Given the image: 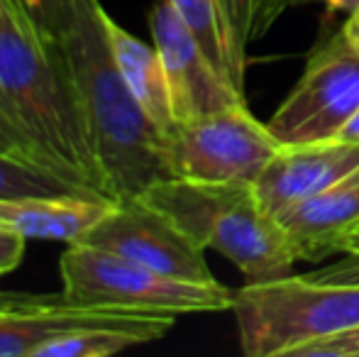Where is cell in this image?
Listing matches in <instances>:
<instances>
[{
    "label": "cell",
    "mask_w": 359,
    "mask_h": 357,
    "mask_svg": "<svg viewBox=\"0 0 359 357\" xmlns=\"http://www.w3.org/2000/svg\"><path fill=\"white\" fill-rule=\"evenodd\" d=\"M64 52L83 108L105 196L128 201L171 177L166 137L151 123L115 64L100 0H76Z\"/></svg>",
    "instance_id": "1"
},
{
    "label": "cell",
    "mask_w": 359,
    "mask_h": 357,
    "mask_svg": "<svg viewBox=\"0 0 359 357\" xmlns=\"http://www.w3.org/2000/svg\"><path fill=\"white\" fill-rule=\"evenodd\" d=\"M0 108L44 167L105 196L64 44L44 39L10 0L0 25Z\"/></svg>",
    "instance_id": "2"
},
{
    "label": "cell",
    "mask_w": 359,
    "mask_h": 357,
    "mask_svg": "<svg viewBox=\"0 0 359 357\" xmlns=\"http://www.w3.org/2000/svg\"><path fill=\"white\" fill-rule=\"evenodd\" d=\"M140 198L169 215L203 250L230 260L247 281H271L291 274L298 262L279 218L266 210L255 184L166 179Z\"/></svg>",
    "instance_id": "3"
},
{
    "label": "cell",
    "mask_w": 359,
    "mask_h": 357,
    "mask_svg": "<svg viewBox=\"0 0 359 357\" xmlns=\"http://www.w3.org/2000/svg\"><path fill=\"white\" fill-rule=\"evenodd\" d=\"M230 311L247 357L296 355L359 325V284H323L306 274L247 281L232 291Z\"/></svg>",
    "instance_id": "4"
},
{
    "label": "cell",
    "mask_w": 359,
    "mask_h": 357,
    "mask_svg": "<svg viewBox=\"0 0 359 357\" xmlns=\"http://www.w3.org/2000/svg\"><path fill=\"white\" fill-rule=\"evenodd\" d=\"M62 296L72 304L149 314H208L232 309V289L176 279L86 243L67 248L59 262Z\"/></svg>",
    "instance_id": "5"
},
{
    "label": "cell",
    "mask_w": 359,
    "mask_h": 357,
    "mask_svg": "<svg viewBox=\"0 0 359 357\" xmlns=\"http://www.w3.org/2000/svg\"><path fill=\"white\" fill-rule=\"evenodd\" d=\"M281 142L250 108L235 105L179 123L166 137L171 177L210 184H255Z\"/></svg>",
    "instance_id": "6"
},
{
    "label": "cell",
    "mask_w": 359,
    "mask_h": 357,
    "mask_svg": "<svg viewBox=\"0 0 359 357\" xmlns=\"http://www.w3.org/2000/svg\"><path fill=\"white\" fill-rule=\"evenodd\" d=\"M359 110V47L337 32L311 54L303 76L271 115L281 144L335 140Z\"/></svg>",
    "instance_id": "7"
},
{
    "label": "cell",
    "mask_w": 359,
    "mask_h": 357,
    "mask_svg": "<svg viewBox=\"0 0 359 357\" xmlns=\"http://www.w3.org/2000/svg\"><path fill=\"white\" fill-rule=\"evenodd\" d=\"M81 243L108 250L176 279L215 284L205 250L186 235L169 215L144 198L113 201L105 218Z\"/></svg>",
    "instance_id": "8"
},
{
    "label": "cell",
    "mask_w": 359,
    "mask_h": 357,
    "mask_svg": "<svg viewBox=\"0 0 359 357\" xmlns=\"http://www.w3.org/2000/svg\"><path fill=\"white\" fill-rule=\"evenodd\" d=\"M149 32L169 79L176 123H191L247 103L245 93L220 76L169 0H156L151 5Z\"/></svg>",
    "instance_id": "9"
},
{
    "label": "cell",
    "mask_w": 359,
    "mask_h": 357,
    "mask_svg": "<svg viewBox=\"0 0 359 357\" xmlns=\"http://www.w3.org/2000/svg\"><path fill=\"white\" fill-rule=\"evenodd\" d=\"M169 314L103 309L62 301H29L10 296L0 309V357H37L44 345L69 333L100 325H140ZM176 316V314H174Z\"/></svg>",
    "instance_id": "10"
},
{
    "label": "cell",
    "mask_w": 359,
    "mask_h": 357,
    "mask_svg": "<svg viewBox=\"0 0 359 357\" xmlns=\"http://www.w3.org/2000/svg\"><path fill=\"white\" fill-rule=\"evenodd\" d=\"M359 169V144L345 140L281 144L266 169L255 181L262 203L274 218L293 206L325 191Z\"/></svg>",
    "instance_id": "11"
},
{
    "label": "cell",
    "mask_w": 359,
    "mask_h": 357,
    "mask_svg": "<svg viewBox=\"0 0 359 357\" xmlns=\"http://www.w3.org/2000/svg\"><path fill=\"white\" fill-rule=\"evenodd\" d=\"M298 262H318L345 252L359 230V169L293 206L279 218Z\"/></svg>",
    "instance_id": "12"
},
{
    "label": "cell",
    "mask_w": 359,
    "mask_h": 357,
    "mask_svg": "<svg viewBox=\"0 0 359 357\" xmlns=\"http://www.w3.org/2000/svg\"><path fill=\"white\" fill-rule=\"evenodd\" d=\"M113 206L95 194H39L0 198V225L27 240L81 243Z\"/></svg>",
    "instance_id": "13"
},
{
    "label": "cell",
    "mask_w": 359,
    "mask_h": 357,
    "mask_svg": "<svg viewBox=\"0 0 359 357\" xmlns=\"http://www.w3.org/2000/svg\"><path fill=\"white\" fill-rule=\"evenodd\" d=\"M105 32H108L115 64H118L123 79L128 81L130 90L140 100L144 113L151 118V123L161 130V135L169 137L179 123H176L174 103H171L169 79H166L164 64H161L156 47L128 32L108 13H105Z\"/></svg>",
    "instance_id": "14"
},
{
    "label": "cell",
    "mask_w": 359,
    "mask_h": 357,
    "mask_svg": "<svg viewBox=\"0 0 359 357\" xmlns=\"http://www.w3.org/2000/svg\"><path fill=\"white\" fill-rule=\"evenodd\" d=\"M169 3L181 18V22L194 34L196 42L201 44L205 57L220 72V76L232 88L245 93L247 52L232 34L220 0H169Z\"/></svg>",
    "instance_id": "15"
},
{
    "label": "cell",
    "mask_w": 359,
    "mask_h": 357,
    "mask_svg": "<svg viewBox=\"0 0 359 357\" xmlns=\"http://www.w3.org/2000/svg\"><path fill=\"white\" fill-rule=\"evenodd\" d=\"M39 194H90V191L79 189L62 174L52 172L49 167L25 157V154L0 149V198Z\"/></svg>",
    "instance_id": "16"
},
{
    "label": "cell",
    "mask_w": 359,
    "mask_h": 357,
    "mask_svg": "<svg viewBox=\"0 0 359 357\" xmlns=\"http://www.w3.org/2000/svg\"><path fill=\"white\" fill-rule=\"evenodd\" d=\"M220 5L232 34L245 52L252 42L269 32L284 10L291 8L288 0H220Z\"/></svg>",
    "instance_id": "17"
},
{
    "label": "cell",
    "mask_w": 359,
    "mask_h": 357,
    "mask_svg": "<svg viewBox=\"0 0 359 357\" xmlns=\"http://www.w3.org/2000/svg\"><path fill=\"white\" fill-rule=\"evenodd\" d=\"M29 25L49 42H64L74 27L76 0H10Z\"/></svg>",
    "instance_id": "18"
},
{
    "label": "cell",
    "mask_w": 359,
    "mask_h": 357,
    "mask_svg": "<svg viewBox=\"0 0 359 357\" xmlns=\"http://www.w3.org/2000/svg\"><path fill=\"white\" fill-rule=\"evenodd\" d=\"M296 357H359V325L301 348Z\"/></svg>",
    "instance_id": "19"
},
{
    "label": "cell",
    "mask_w": 359,
    "mask_h": 357,
    "mask_svg": "<svg viewBox=\"0 0 359 357\" xmlns=\"http://www.w3.org/2000/svg\"><path fill=\"white\" fill-rule=\"evenodd\" d=\"M306 276L323 284H359V255H347L345 260L325 264Z\"/></svg>",
    "instance_id": "20"
},
{
    "label": "cell",
    "mask_w": 359,
    "mask_h": 357,
    "mask_svg": "<svg viewBox=\"0 0 359 357\" xmlns=\"http://www.w3.org/2000/svg\"><path fill=\"white\" fill-rule=\"evenodd\" d=\"M25 248H27V238L0 225V274H8L22 264Z\"/></svg>",
    "instance_id": "21"
},
{
    "label": "cell",
    "mask_w": 359,
    "mask_h": 357,
    "mask_svg": "<svg viewBox=\"0 0 359 357\" xmlns=\"http://www.w3.org/2000/svg\"><path fill=\"white\" fill-rule=\"evenodd\" d=\"M0 149H3V152H13V154H25V157L39 162L34 149L29 147V142L25 140V135L15 128V123L8 118V113H5L3 108H0Z\"/></svg>",
    "instance_id": "22"
},
{
    "label": "cell",
    "mask_w": 359,
    "mask_h": 357,
    "mask_svg": "<svg viewBox=\"0 0 359 357\" xmlns=\"http://www.w3.org/2000/svg\"><path fill=\"white\" fill-rule=\"evenodd\" d=\"M337 140H345V142H355V144H359V110H357V113L352 115V118L345 123V128L340 130Z\"/></svg>",
    "instance_id": "23"
},
{
    "label": "cell",
    "mask_w": 359,
    "mask_h": 357,
    "mask_svg": "<svg viewBox=\"0 0 359 357\" xmlns=\"http://www.w3.org/2000/svg\"><path fill=\"white\" fill-rule=\"evenodd\" d=\"M323 3H325L332 13L352 15V13H357V10H359V0H323Z\"/></svg>",
    "instance_id": "24"
},
{
    "label": "cell",
    "mask_w": 359,
    "mask_h": 357,
    "mask_svg": "<svg viewBox=\"0 0 359 357\" xmlns=\"http://www.w3.org/2000/svg\"><path fill=\"white\" fill-rule=\"evenodd\" d=\"M342 32H345V37L350 39L352 44H357V47H359V10H357V13H352V15H350V20L345 22Z\"/></svg>",
    "instance_id": "25"
},
{
    "label": "cell",
    "mask_w": 359,
    "mask_h": 357,
    "mask_svg": "<svg viewBox=\"0 0 359 357\" xmlns=\"http://www.w3.org/2000/svg\"><path fill=\"white\" fill-rule=\"evenodd\" d=\"M345 255H359V230L355 235H352L350 240H347L345 245Z\"/></svg>",
    "instance_id": "26"
},
{
    "label": "cell",
    "mask_w": 359,
    "mask_h": 357,
    "mask_svg": "<svg viewBox=\"0 0 359 357\" xmlns=\"http://www.w3.org/2000/svg\"><path fill=\"white\" fill-rule=\"evenodd\" d=\"M5 13H8V0H0V25L5 20Z\"/></svg>",
    "instance_id": "27"
},
{
    "label": "cell",
    "mask_w": 359,
    "mask_h": 357,
    "mask_svg": "<svg viewBox=\"0 0 359 357\" xmlns=\"http://www.w3.org/2000/svg\"><path fill=\"white\" fill-rule=\"evenodd\" d=\"M8 299H10V296H8V294H0V309H3V306H5V304H8Z\"/></svg>",
    "instance_id": "28"
},
{
    "label": "cell",
    "mask_w": 359,
    "mask_h": 357,
    "mask_svg": "<svg viewBox=\"0 0 359 357\" xmlns=\"http://www.w3.org/2000/svg\"><path fill=\"white\" fill-rule=\"evenodd\" d=\"M291 5H303V3H313V0H288Z\"/></svg>",
    "instance_id": "29"
}]
</instances>
